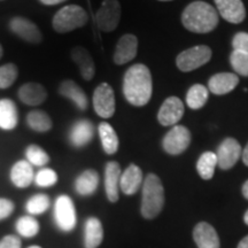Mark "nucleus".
Wrapping results in <instances>:
<instances>
[{"label": "nucleus", "instance_id": "1", "mask_svg": "<svg viewBox=\"0 0 248 248\" xmlns=\"http://www.w3.org/2000/svg\"><path fill=\"white\" fill-rule=\"evenodd\" d=\"M153 80L145 64L136 63L126 70L123 78L124 97L132 106L142 107L151 100Z\"/></svg>", "mask_w": 248, "mask_h": 248}, {"label": "nucleus", "instance_id": "2", "mask_svg": "<svg viewBox=\"0 0 248 248\" xmlns=\"http://www.w3.org/2000/svg\"><path fill=\"white\" fill-rule=\"evenodd\" d=\"M182 22L188 31L207 33L218 24V14L212 5L204 1H194L184 9Z\"/></svg>", "mask_w": 248, "mask_h": 248}, {"label": "nucleus", "instance_id": "3", "mask_svg": "<svg viewBox=\"0 0 248 248\" xmlns=\"http://www.w3.org/2000/svg\"><path fill=\"white\" fill-rule=\"evenodd\" d=\"M164 204V190L160 178L150 173L142 183L140 212L144 218L152 219L161 213Z\"/></svg>", "mask_w": 248, "mask_h": 248}, {"label": "nucleus", "instance_id": "4", "mask_svg": "<svg viewBox=\"0 0 248 248\" xmlns=\"http://www.w3.org/2000/svg\"><path fill=\"white\" fill-rule=\"evenodd\" d=\"M89 21V15L78 5H68L59 9L52 20L53 29L59 33H67L84 27Z\"/></svg>", "mask_w": 248, "mask_h": 248}, {"label": "nucleus", "instance_id": "5", "mask_svg": "<svg viewBox=\"0 0 248 248\" xmlns=\"http://www.w3.org/2000/svg\"><path fill=\"white\" fill-rule=\"evenodd\" d=\"M54 222L61 231L70 232L77 223L76 209L73 200L68 195H60L54 203Z\"/></svg>", "mask_w": 248, "mask_h": 248}, {"label": "nucleus", "instance_id": "6", "mask_svg": "<svg viewBox=\"0 0 248 248\" xmlns=\"http://www.w3.org/2000/svg\"><path fill=\"white\" fill-rule=\"evenodd\" d=\"M212 49L208 46H194L183 51L176 59V64L181 71L188 73L206 64L212 59Z\"/></svg>", "mask_w": 248, "mask_h": 248}, {"label": "nucleus", "instance_id": "7", "mask_svg": "<svg viewBox=\"0 0 248 248\" xmlns=\"http://www.w3.org/2000/svg\"><path fill=\"white\" fill-rule=\"evenodd\" d=\"M121 20V5L117 0H104L95 15V22L104 32L114 31Z\"/></svg>", "mask_w": 248, "mask_h": 248}, {"label": "nucleus", "instance_id": "8", "mask_svg": "<svg viewBox=\"0 0 248 248\" xmlns=\"http://www.w3.org/2000/svg\"><path fill=\"white\" fill-rule=\"evenodd\" d=\"M93 108L102 119H109L115 113V93L108 83H101L94 90Z\"/></svg>", "mask_w": 248, "mask_h": 248}, {"label": "nucleus", "instance_id": "9", "mask_svg": "<svg viewBox=\"0 0 248 248\" xmlns=\"http://www.w3.org/2000/svg\"><path fill=\"white\" fill-rule=\"evenodd\" d=\"M191 142V132L183 125H175L162 140L163 150L170 155H179L186 151Z\"/></svg>", "mask_w": 248, "mask_h": 248}, {"label": "nucleus", "instance_id": "10", "mask_svg": "<svg viewBox=\"0 0 248 248\" xmlns=\"http://www.w3.org/2000/svg\"><path fill=\"white\" fill-rule=\"evenodd\" d=\"M241 146L234 138H226L217 148V166L223 170H229L237 163L241 156Z\"/></svg>", "mask_w": 248, "mask_h": 248}, {"label": "nucleus", "instance_id": "11", "mask_svg": "<svg viewBox=\"0 0 248 248\" xmlns=\"http://www.w3.org/2000/svg\"><path fill=\"white\" fill-rule=\"evenodd\" d=\"M9 29L13 31L15 35L20 37L21 39L26 40L28 43L39 44L43 39L42 32H40L38 26L26 17L15 16L12 18L9 21Z\"/></svg>", "mask_w": 248, "mask_h": 248}, {"label": "nucleus", "instance_id": "12", "mask_svg": "<svg viewBox=\"0 0 248 248\" xmlns=\"http://www.w3.org/2000/svg\"><path fill=\"white\" fill-rule=\"evenodd\" d=\"M184 113V104L181 99L177 97H169L164 100L162 106L160 107L159 113H157V120L163 126L175 125L181 121Z\"/></svg>", "mask_w": 248, "mask_h": 248}, {"label": "nucleus", "instance_id": "13", "mask_svg": "<svg viewBox=\"0 0 248 248\" xmlns=\"http://www.w3.org/2000/svg\"><path fill=\"white\" fill-rule=\"evenodd\" d=\"M138 52V39L135 35L126 33L122 36L116 44L115 53H114V62L116 64H125L133 60Z\"/></svg>", "mask_w": 248, "mask_h": 248}, {"label": "nucleus", "instance_id": "14", "mask_svg": "<svg viewBox=\"0 0 248 248\" xmlns=\"http://www.w3.org/2000/svg\"><path fill=\"white\" fill-rule=\"evenodd\" d=\"M221 16L228 22L238 24L246 17V9L241 0H215Z\"/></svg>", "mask_w": 248, "mask_h": 248}, {"label": "nucleus", "instance_id": "15", "mask_svg": "<svg viewBox=\"0 0 248 248\" xmlns=\"http://www.w3.org/2000/svg\"><path fill=\"white\" fill-rule=\"evenodd\" d=\"M121 175H122L121 167L116 161H110L106 164V169H105V190H106L107 199L110 202H116L119 200Z\"/></svg>", "mask_w": 248, "mask_h": 248}, {"label": "nucleus", "instance_id": "16", "mask_svg": "<svg viewBox=\"0 0 248 248\" xmlns=\"http://www.w3.org/2000/svg\"><path fill=\"white\" fill-rule=\"evenodd\" d=\"M193 239L198 248H219V238L215 229L206 222H200L193 230Z\"/></svg>", "mask_w": 248, "mask_h": 248}, {"label": "nucleus", "instance_id": "17", "mask_svg": "<svg viewBox=\"0 0 248 248\" xmlns=\"http://www.w3.org/2000/svg\"><path fill=\"white\" fill-rule=\"evenodd\" d=\"M18 98L28 106H38L47 98V91L39 83H26L18 90Z\"/></svg>", "mask_w": 248, "mask_h": 248}, {"label": "nucleus", "instance_id": "18", "mask_svg": "<svg viewBox=\"0 0 248 248\" xmlns=\"http://www.w3.org/2000/svg\"><path fill=\"white\" fill-rule=\"evenodd\" d=\"M94 135V126L89 120H79L71 126L69 140L75 147L86 146Z\"/></svg>", "mask_w": 248, "mask_h": 248}, {"label": "nucleus", "instance_id": "19", "mask_svg": "<svg viewBox=\"0 0 248 248\" xmlns=\"http://www.w3.org/2000/svg\"><path fill=\"white\" fill-rule=\"evenodd\" d=\"M71 59L78 66L79 74L85 80H91L94 77L95 66L91 54L83 46H76L71 49Z\"/></svg>", "mask_w": 248, "mask_h": 248}, {"label": "nucleus", "instance_id": "20", "mask_svg": "<svg viewBox=\"0 0 248 248\" xmlns=\"http://www.w3.org/2000/svg\"><path fill=\"white\" fill-rule=\"evenodd\" d=\"M239 83L237 75L232 73H219L210 77L208 82V90L214 94L223 95L233 91Z\"/></svg>", "mask_w": 248, "mask_h": 248}, {"label": "nucleus", "instance_id": "21", "mask_svg": "<svg viewBox=\"0 0 248 248\" xmlns=\"http://www.w3.org/2000/svg\"><path fill=\"white\" fill-rule=\"evenodd\" d=\"M142 184V171L136 164H130L121 175L120 187L124 194L132 195Z\"/></svg>", "mask_w": 248, "mask_h": 248}, {"label": "nucleus", "instance_id": "22", "mask_svg": "<svg viewBox=\"0 0 248 248\" xmlns=\"http://www.w3.org/2000/svg\"><path fill=\"white\" fill-rule=\"evenodd\" d=\"M59 93L62 97H66L73 101L79 110H85L89 106L88 95L74 80H63L59 86Z\"/></svg>", "mask_w": 248, "mask_h": 248}, {"label": "nucleus", "instance_id": "23", "mask_svg": "<svg viewBox=\"0 0 248 248\" xmlns=\"http://www.w3.org/2000/svg\"><path fill=\"white\" fill-rule=\"evenodd\" d=\"M35 179L32 166L28 161L21 160L12 167L11 181L18 188H26Z\"/></svg>", "mask_w": 248, "mask_h": 248}, {"label": "nucleus", "instance_id": "24", "mask_svg": "<svg viewBox=\"0 0 248 248\" xmlns=\"http://www.w3.org/2000/svg\"><path fill=\"white\" fill-rule=\"evenodd\" d=\"M104 240V229L97 217H90L84 225V247L97 248Z\"/></svg>", "mask_w": 248, "mask_h": 248}, {"label": "nucleus", "instance_id": "25", "mask_svg": "<svg viewBox=\"0 0 248 248\" xmlns=\"http://www.w3.org/2000/svg\"><path fill=\"white\" fill-rule=\"evenodd\" d=\"M18 111L16 105L11 99L0 100V129L13 130L17 125Z\"/></svg>", "mask_w": 248, "mask_h": 248}, {"label": "nucleus", "instance_id": "26", "mask_svg": "<svg viewBox=\"0 0 248 248\" xmlns=\"http://www.w3.org/2000/svg\"><path fill=\"white\" fill-rule=\"evenodd\" d=\"M99 185V175L95 170L88 169L83 171L75 181V190L79 195L88 197L97 191Z\"/></svg>", "mask_w": 248, "mask_h": 248}, {"label": "nucleus", "instance_id": "27", "mask_svg": "<svg viewBox=\"0 0 248 248\" xmlns=\"http://www.w3.org/2000/svg\"><path fill=\"white\" fill-rule=\"evenodd\" d=\"M98 131L105 153L109 155L115 154L119 150L120 141L113 126L107 122H101L98 126Z\"/></svg>", "mask_w": 248, "mask_h": 248}, {"label": "nucleus", "instance_id": "28", "mask_svg": "<svg viewBox=\"0 0 248 248\" xmlns=\"http://www.w3.org/2000/svg\"><path fill=\"white\" fill-rule=\"evenodd\" d=\"M27 123L36 132H47L53 126L51 117L43 110H32L28 114Z\"/></svg>", "mask_w": 248, "mask_h": 248}, {"label": "nucleus", "instance_id": "29", "mask_svg": "<svg viewBox=\"0 0 248 248\" xmlns=\"http://www.w3.org/2000/svg\"><path fill=\"white\" fill-rule=\"evenodd\" d=\"M217 166V156L216 153L213 152H204L201 154L197 162V170L200 177L208 181L214 177V172H215V168Z\"/></svg>", "mask_w": 248, "mask_h": 248}, {"label": "nucleus", "instance_id": "30", "mask_svg": "<svg viewBox=\"0 0 248 248\" xmlns=\"http://www.w3.org/2000/svg\"><path fill=\"white\" fill-rule=\"evenodd\" d=\"M209 90L201 84L191 86L186 94V104L191 109H199L206 105L208 100Z\"/></svg>", "mask_w": 248, "mask_h": 248}, {"label": "nucleus", "instance_id": "31", "mask_svg": "<svg viewBox=\"0 0 248 248\" xmlns=\"http://www.w3.org/2000/svg\"><path fill=\"white\" fill-rule=\"evenodd\" d=\"M16 231L21 237L32 238L38 234L39 223L32 216H22L16 222Z\"/></svg>", "mask_w": 248, "mask_h": 248}, {"label": "nucleus", "instance_id": "32", "mask_svg": "<svg viewBox=\"0 0 248 248\" xmlns=\"http://www.w3.org/2000/svg\"><path fill=\"white\" fill-rule=\"evenodd\" d=\"M51 200L46 194H36L31 197L26 204V208L30 215H40L49 208Z\"/></svg>", "mask_w": 248, "mask_h": 248}, {"label": "nucleus", "instance_id": "33", "mask_svg": "<svg viewBox=\"0 0 248 248\" xmlns=\"http://www.w3.org/2000/svg\"><path fill=\"white\" fill-rule=\"evenodd\" d=\"M27 161L31 166L43 167L48 163L49 156L46 152L38 145H30L26 150Z\"/></svg>", "mask_w": 248, "mask_h": 248}, {"label": "nucleus", "instance_id": "34", "mask_svg": "<svg viewBox=\"0 0 248 248\" xmlns=\"http://www.w3.org/2000/svg\"><path fill=\"white\" fill-rule=\"evenodd\" d=\"M17 76L18 70L14 63H6L0 67V89H8L13 85Z\"/></svg>", "mask_w": 248, "mask_h": 248}, {"label": "nucleus", "instance_id": "35", "mask_svg": "<svg viewBox=\"0 0 248 248\" xmlns=\"http://www.w3.org/2000/svg\"><path fill=\"white\" fill-rule=\"evenodd\" d=\"M230 63L233 70L241 76L248 77V54L233 51L230 57Z\"/></svg>", "mask_w": 248, "mask_h": 248}, {"label": "nucleus", "instance_id": "36", "mask_svg": "<svg viewBox=\"0 0 248 248\" xmlns=\"http://www.w3.org/2000/svg\"><path fill=\"white\" fill-rule=\"evenodd\" d=\"M37 186L39 187H51L57 184L58 182V175L53 169L44 168L40 169L38 172L36 173L35 179H33Z\"/></svg>", "mask_w": 248, "mask_h": 248}, {"label": "nucleus", "instance_id": "37", "mask_svg": "<svg viewBox=\"0 0 248 248\" xmlns=\"http://www.w3.org/2000/svg\"><path fill=\"white\" fill-rule=\"evenodd\" d=\"M232 47H233V51L248 54V33L238 32L232 39Z\"/></svg>", "mask_w": 248, "mask_h": 248}, {"label": "nucleus", "instance_id": "38", "mask_svg": "<svg viewBox=\"0 0 248 248\" xmlns=\"http://www.w3.org/2000/svg\"><path fill=\"white\" fill-rule=\"evenodd\" d=\"M14 212V203L13 201L5 198H0V221L7 218Z\"/></svg>", "mask_w": 248, "mask_h": 248}, {"label": "nucleus", "instance_id": "39", "mask_svg": "<svg viewBox=\"0 0 248 248\" xmlns=\"http://www.w3.org/2000/svg\"><path fill=\"white\" fill-rule=\"evenodd\" d=\"M0 248H21V240L16 235H6L0 240Z\"/></svg>", "mask_w": 248, "mask_h": 248}, {"label": "nucleus", "instance_id": "40", "mask_svg": "<svg viewBox=\"0 0 248 248\" xmlns=\"http://www.w3.org/2000/svg\"><path fill=\"white\" fill-rule=\"evenodd\" d=\"M39 1L46 6H53V5L61 4V2L66 1V0H39Z\"/></svg>", "mask_w": 248, "mask_h": 248}, {"label": "nucleus", "instance_id": "41", "mask_svg": "<svg viewBox=\"0 0 248 248\" xmlns=\"http://www.w3.org/2000/svg\"><path fill=\"white\" fill-rule=\"evenodd\" d=\"M241 156H243L244 163L248 167V144L246 145V147H245V150L243 151V153H241Z\"/></svg>", "mask_w": 248, "mask_h": 248}, {"label": "nucleus", "instance_id": "42", "mask_svg": "<svg viewBox=\"0 0 248 248\" xmlns=\"http://www.w3.org/2000/svg\"><path fill=\"white\" fill-rule=\"evenodd\" d=\"M237 248H248V235H246V237L240 241Z\"/></svg>", "mask_w": 248, "mask_h": 248}, {"label": "nucleus", "instance_id": "43", "mask_svg": "<svg viewBox=\"0 0 248 248\" xmlns=\"http://www.w3.org/2000/svg\"><path fill=\"white\" fill-rule=\"evenodd\" d=\"M243 194L244 197L248 200V181L245 182V184L243 185Z\"/></svg>", "mask_w": 248, "mask_h": 248}, {"label": "nucleus", "instance_id": "44", "mask_svg": "<svg viewBox=\"0 0 248 248\" xmlns=\"http://www.w3.org/2000/svg\"><path fill=\"white\" fill-rule=\"evenodd\" d=\"M244 221H245V223H246V224L248 225V210L246 213H245V216H244Z\"/></svg>", "mask_w": 248, "mask_h": 248}, {"label": "nucleus", "instance_id": "45", "mask_svg": "<svg viewBox=\"0 0 248 248\" xmlns=\"http://www.w3.org/2000/svg\"><path fill=\"white\" fill-rule=\"evenodd\" d=\"M2 54H4V49H2V46L0 44V59L2 58Z\"/></svg>", "mask_w": 248, "mask_h": 248}, {"label": "nucleus", "instance_id": "46", "mask_svg": "<svg viewBox=\"0 0 248 248\" xmlns=\"http://www.w3.org/2000/svg\"><path fill=\"white\" fill-rule=\"evenodd\" d=\"M29 248H42V247H40V246H37V245H36V246H30Z\"/></svg>", "mask_w": 248, "mask_h": 248}, {"label": "nucleus", "instance_id": "47", "mask_svg": "<svg viewBox=\"0 0 248 248\" xmlns=\"http://www.w3.org/2000/svg\"><path fill=\"white\" fill-rule=\"evenodd\" d=\"M160 1H170V0H160Z\"/></svg>", "mask_w": 248, "mask_h": 248}]
</instances>
